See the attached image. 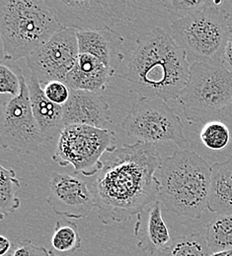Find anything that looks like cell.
<instances>
[{
    "instance_id": "6da1fadb",
    "label": "cell",
    "mask_w": 232,
    "mask_h": 256,
    "mask_svg": "<svg viewBox=\"0 0 232 256\" xmlns=\"http://www.w3.org/2000/svg\"><path fill=\"white\" fill-rule=\"evenodd\" d=\"M162 162L155 145L140 142L107 154L91 188L103 224L125 222L158 200Z\"/></svg>"
},
{
    "instance_id": "7a4b0ae2",
    "label": "cell",
    "mask_w": 232,
    "mask_h": 256,
    "mask_svg": "<svg viewBox=\"0 0 232 256\" xmlns=\"http://www.w3.org/2000/svg\"><path fill=\"white\" fill-rule=\"evenodd\" d=\"M191 64L183 48L161 28L139 34L126 71L127 80L139 98L177 100L190 76Z\"/></svg>"
},
{
    "instance_id": "3957f363",
    "label": "cell",
    "mask_w": 232,
    "mask_h": 256,
    "mask_svg": "<svg viewBox=\"0 0 232 256\" xmlns=\"http://www.w3.org/2000/svg\"><path fill=\"white\" fill-rule=\"evenodd\" d=\"M158 200L167 212L199 220L207 209L211 166L192 150H179L158 170Z\"/></svg>"
},
{
    "instance_id": "277c9868",
    "label": "cell",
    "mask_w": 232,
    "mask_h": 256,
    "mask_svg": "<svg viewBox=\"0 0 232 256\" xmlns=\"http://www.w3.org/2000/svg\"><path fill=\"white\" fill-rule=\"evenodd\" d=\"M62 29L45 0H0L2 60L27 58Z\"/></svg>"
},
{
    "instance_id": "5b68a950",
    "label": "cell",
    "mask_w": 232,
    "mask_h": 256,
    "mask_svg": "<svg viewBox=\"0 0 232 256\" xmlns=\"http://www.w3.org/2000/svg\"><path fill=\"white\" fill-rule=\"evenodd\" d=\"M177 100L191 128L220 118L232 102V73L222 64H192Z\"/></svg>"
},
{
    "instance_id": "8992f818",
    "label": "cell",
    "mask_w": 232,
    "mask_h": 256,
    "mask_svg": "<svg viewBox=\"0 0 232 256\" xmlns=\"http://www.w3.org/2000/svg\"><path fill=\"white\" fill-rule=\"evenodd\" d=\"M224 1L171 23L172 36L187 54L189 64H222V54L231 32Z\"/></svg>"
},
{
    "instance_id": "52a82bcc",
    "label": "cell",
    "mask_w": 232,
    "mask_h": 256,
    "mask_svg": "<svg viewBox=\"0 0 232 256\" xmlns=\"http://www.w3.org/2000/svg\"><path fill=\"white\" fill-rule=\"evenodd\" d=\"M117 147L116 134L110 129L69 126L59 137L53 160L61 166H71L75 172L91 178L102 170L103 156Z\"/></svg>"
},
{
    "instance_id": "ba28073f",
    "label": "cell",
    "mask_w": 232,
    "mask_h": 256,
    "mask_svg": "<svg viewBox=\"0 0 232 256\" xmlns=\"http://www.w3.org/2000/svg\"><path fill=\"white\" fill-rule=\"evenodd\" d=\"M122 128L137 142L153 144L172 142L180 150H188L180 118L160 98H138L122 122Z\"/></svg>"
},
{
    "instance_id": "9c48e42d",
    "label": "cell",
    "mask_w": 232,
    "mask_h": 256,
    "mask_svg": "<svg viewBox=\"0 0 232 256\" xmlns=\"http://www.w3.org/2000/svg\"><path fill=\"white\" fill-rule=\"evenodd\" d=\"M21 93L11 98L1 106L0 144L5 150L21 154H32L47 144L34 116L28 83L19 73Z\"/></svg>"
},
{
    "instance_id": "30bf717a",
    "label": "cell",
    "mask_w": 232,
    "mask_h": 256,
    "mask_svg": "<svg viewBox=\"0 0 232 256\" xmlns=\"http://www.w3.org/2000/svg\"><path fill=\"white\" fill-rule=\"evenodd\" d=\"M63 29L114 30L127 20V2L114 0H46Z\"/></svg>"
},
{
    "instance_id": "8fae6325",
    "label": "cell",
    "mask_w": 232,
    "mask_h": 256,
    "mask_svg": "<svg viewBox=\"0 0 232 256\" xmlns=\"http://www.w3.org/2000/svg\"><path fill=\"white\" fill-rule=\"evenodd\" d=\"M78 56L77 32L62 29L26 60L31 75L45 86L54 81L66 82Z\"/></svg>"
},
{
    "instance_id": "7c38bea8",
    "label": "cell",
    "mask_w": 232,
    "mask_h": 256,
    "mask_svg": "<svg viewBox=\"0 0 232 256\" xmlns=\"http://www.w3.org/2000/svg\"><path fill=\"white\" fill-rule=\"evenodd\" d=\"M49 186L48 203L60 217L68 220L83 219L95 208L93 193L80 178L55 172Z\"/></svg>"
},
{
    "instance_id": "4fadbf2b",
    "label": "cell",
    "mask_w": 232,
    "mask_h": 256,
    "mask_svg": "<svg viewBox=\"0 0 232 256\" xmlns=\"http://www.w3.org/2000/svg\"><path fill=\"white\" fill-rule=\"evenodd\" d=\"M111 120L110 106L100 93L70 89V96L64 106V124L106 128Z\"/></svg>"
},
{
    "instance_id": "5bb4252c",
    "label": "cell",
    "mask_w": 232,
    "mask_h": 256,
    "mask_svg": "<svg viewBox=\"0 0 232 256\" xmlns=\"http://www.w3.org/2000/svg\"><path fill=\"white\" fill-rule=\"evenodd\" d=\"M162 204L159 200L148 205L136 215L134 236L137 246L154 256L163 250L172 242L168 226L162 216Z\"/></svg>"
},
{
    "instance_id": "9a60e30c",
    "label": "cell",
    "mask_w": 232,
    "mask_h": 256,
    "mask_svg": "<svg viewBox=\"0 0 232 256\" xmlns=\"http://www.w3.org/2000/svg\"><path fill=\"white\" fill-rule=\"evenodd\" d=\"M79 54H90L115 73L125 58L122 52L124 38L115 30L76 31Z\"/></svg>"
},
{
    "instance_id": "2e32d148",
    "label": "cell",
    "mask_w": 232,
    "mask_h": 256,
    "mask_svg": "<svg viewBox=\"0 0 232 256\" xmlns=\"http://www.w3.org/2000/svg\"><path fill=\"white\" fill-rule=\"evenodd\" d=\"M27 83L34 116L44 140L50 143L65 129L64 106L52 102L47 98L42 85L33 75Z\"/></svg>"
},
{
    "instance_id": "e0dca14e",
    "label": "cell",
    "mask_w": 232,
    "mask_h": 256,
    "mask_svg": "<svg viewBox=\"0 0 232 256\" xmlns=\"http://www.w3.org/2000/svg\"><path fill=\"white\" fill-rule=\"evenodd\" d=\"M114 75L115 72L98 58L90 54H79L65 83L71 90L101 93Z\"/></svg>"
},
{
    "instance_id": "ac0fdd59",
    "label": "cell",
    "mask_w": 232,
    "mask_h": 256,
    "mask_svg": "<svg viewBox=\"0 0 232 256\" xmlns=\"http://www.w3.org/2000/svg\"><path fill=\"white\" fill-rule=\"evenodd\" d=\"M198 132L199 143L207 152V157L221 162L232 157V128L223 120H209L191 128Z\"/></svg>"
},
{
    "instance_id": "d6986e66",
    "label": "cell",
    "mask_w": 232,
    "mask_h": 256,
    "mask_svg": "<svg viewBox=\"0 0 232 256\" xmlns=\"http://www.w3.org/2000/svg\"><path fill=\"white\" fill-rule=\"evenodd\" d=\"M207 209L216 215H232V157L211 164Z\"/></svg>"
},
{
    "instance_id": "ffe728a7",
    "label": "cell",
    "mask_w": 232,
    "mask_h": 256,
    "mask_svg": "<svg viewBox=\"0 0 232 256\" xmlns=\"http://www.w3.org/2000/svg\"><path fill=\"white\" fill-rule=\"evenodd\" d=\"M82 246V240L78 226L68 219L57 221L54 234L51 238V256H71Z\"/></svg>"
},
{
    "instance_id": "44dd1931",
    "label": "cell",
    "mask_w": 232,
    "mask_h": 256,
    "mask_svg": "<svg viewBox=\"0 0 232 256\" xmlns=\"http://www.w3.org/2000/svg\"><path fill=\"white\" fill-rule=\"evenodd\" d=\"M20 188V182L16 172L12 168L0 166V215L4 220L8 215L14 214L21 205L17 197V190Z\"/></svg>"
},
{
    "instance_id": "7402d4cb",
    "label": "cell",
    "mask_w": 232,
    "mask_h": 256,
    "mask_svg": "<svg viewBox=\"0 0 232 256\" xmlns=\"http://www.w3.org/2000/svg\"><path fill=\"white\" fill-rule=\"evenodd\" d=\"M204 238L211 254L232 250V215H216L211 219Z\"/></svg>"
},
{
    "instance_id": "603a6c76",
    "label": "cell",
    "mask_w": 232,
    "mask_h": 256,
    "mask_svg": "<svg viewBox=\"0 0 232 256\" xmlns=\"http://www.w3.org/2000/svg\"><path fill=\"white\" fill-rule=\"evenodd\" d=\"M211 252L205 238L200 234L179 236L154 256H210Z\"/></svg>"
},
{
    "instance_id": "cb8c5ba5",
    "label": "cell",
    "mask_w": 232,
    "mask_h": 256,
    "mask_svg": "<svg viewBox=\"0 0 232 256\" xmlns=\"http://www.w3.org/2000/svg\"><path fill=\"white\" fill-rule=\"evenodd\" d=\"M177 20L187 18L215 4L213 0H163L159 2Z\"/></svg>"
},
{
    "instance_id": "d4e9b609",
    "label": "cell",
    "mask_w": 232,
    "mask_h": 256,
    "mask_svg": "<svg viewBox=\"0 0 232 256\" xmlns=\"http://www.w3.org/2000/svg\"><path fill=\"white\" fill-rule=\"evenodd\" d=\"M21 69L18 67L15 73L8 65L1 64L0 65V94L14 96H19L21 93L20 73Z\"/></svg>"
},
{
    "instance_id": "484cf974",
    "label": "cell",
    "mask_w": 232,
    "mask_h": 256,
    "mask_svg": "<svg viewBox=\"0 0 232 256\" xmlns=\"http://www.w3.org/2000/svg\"><path fill=\"white\" fill-rule=\"evenodd\" d=\"M45 95L54 104L64 106L69 100L70 89L65 82L54 81L43 87Z\"/></svg>"
},
{
    "instance_id": "4316f807",
    "label": "cell",
    "mask_w": 232,
    "mask_h": 256,
    "mask_svg": "<svg viewBox=\"0 0 232 256\" xmlns=\"http://www.w3.org/2000/svg\"><path fill=\"white\" fill-rule=\"evenodd\" d=\"M13 256H51L48 250L37 246L30 240H23L14 246Z\"/></svg>"
},
{
    "instance_id": "83f0119b",
    "label": "cell",
    "mask_w": 232,
    "mask_h": 256,
    "mask_svg": "<svg viewBox=\"0 0 232 256\" xmlns=\"http://www.w3.org/2000/svg\"><path fill=\"white\" fill-rule=\"evenodd\" d=\"M221 64L225 67V69H227L232 73V32H230L226 44L224 46Z\"/></svg>"
},
{
    "instance_id": "f1b7e54d",
    "label": "cell",
    "mask_w": 232,
    "mask_h": 256,
    "mask_svg": "<svg viewBox=\"0 0 232 256\" xmlns=\"http://www.w3.org/2000/svg\"><path fill=\"white\" fill-rule=\"evenodd\" d=\"M14 246L4 236H0V256H13Z\"/></svg>"
},
{
    "instance_id": "f546056e",
    "label": "cell",
    "mask_w": 232,
    "mask_h": 256,
    "mask_svg": "<svg viewBox=\"0 0 232 256\" xmlns=\"http://www.w3.org/2000/svg\"><path fill=\"white\" fill-rule=\"evenodd\" d=\"M220 118L225 120L232 128V102L229 104V106L223 112Z\"/></svg>"
},
{
    "instance_id": "4dcf8cb0",
    "label": "cell",
    "mask_w": 232,
    "mask_h": 256,
    "mask_svg": "<svg viewBox=\"0 0 232 256\" xmlns=\"http://www.w3.org/2000/svg\"><path fill=\"white\" fill-rule=\"evenodd\" d=\"M210 256H232V250H223L218 252H213Z\"/></svg>"
},
{
    "instance_id": "1f68e13d",
    "label": "cell",
    "mask_w": 232,
    "mask_h": 256,
    "mask_svg": "<svg viewBox=\"0 0 232 256\" xmlns=\"http://www.w3.org/2000/svg\"><path fill=\"white\" fill-rule=\"evenodd\" d=\"M229 27H230V30H231L232 32V11L230 12V14H229Z\"/></svg>"
}]
</instances>
